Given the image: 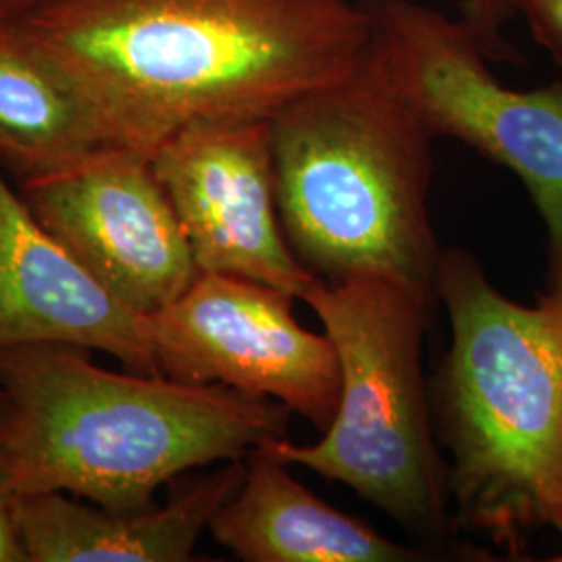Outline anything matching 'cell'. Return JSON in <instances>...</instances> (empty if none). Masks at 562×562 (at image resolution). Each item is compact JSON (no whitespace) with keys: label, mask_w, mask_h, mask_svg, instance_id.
Instances as JSON below:
<instances>
[{"label":"cell","mask_w":562,"mask_h":562,"mask_svg":"<svg viewBox=\"0 0 562 562\" xmlns=\"http://www.w3.org/2000/svg\"><path fill=\"white\" fill-rule=\"evenodd\" d=\"M0 490L63 492L120 513L153 508L188 471L288 438L292 413L225 385L106 371L65 344L0 348Z\"/></svg>","instance_id":"obj_2"},{"label":"cell","mask_w":562,"mask_h":562,"mask_svg":"<svg viewBox=\"0 0 562 562\" xmlns=\"http://www.w3.org/2000/svg\"><path fill=\"white\" fill-rule=\"evenodd\" d=\"M65 344L157 373L146 317L121 304L0 173V348Z\"/></svg>","instance_id":"obj_10"},{"label":"cell","mask_w":562,"mask_h":562,"mask_svg":"<svg viewBox=\"0 0 562 562\" xmlns=\"http://www.w3.org/2000/svg\"><path fill=\"white\" fill-rule=\"evenodd\" d=\"M4 411H7V398H4V392L0 390V422L4 417Z\"/></svg>","instance_id":"obj_16"},{"label":"cell","mask_w":562,"mask_h":562,"mask_svg":"<svg viewBox=\"0 0 562 562\" xmlns=\"http://www.w3.org/2000/svg\"><path fill=\"white\" fill-rule=\"evenodd\" d=\"M11 2H13V0H0V9H4V7L11 4Z\"/></svg>","instance_id":"obj_17"},{"label":"cell","mask_w":562,"mask_h":562,"mask_svg":"<svg viewBox=\"0 0 562 562\" xmlns=\"http://www.w3.org/2000/svg\"><path fill=\"white\" fill-rule=\"evenodd\" d=\"M201 273L259 281L304 301L322 281L281 227L271 120L194 123L150 159Z\"/></svg>","instance_id":"obj_9"},{"label":"cell","mask_w":562,"mask_h":562,"mask_svg":"<svg viewBox=\"0 0 562 562\" xmlns=\"http://www.w3.org/2000/svg\"><path fill=\"white\" fill-rule=\"evenodd\" d=\"M431 140L362 65L271 120L281 227L306 271L323 281L380 276L438 304Z\"/></svg>","instance_id":"obj_4"},{"label":"cell","mask_w":562,"mask_h":562,"mask_svg":"<svg viewBox=\"0 0 562 562\" xmlns=\"http://www.w3.org/2000/svg\"><path fill=\"white\" fill-rule=\"evenodd\" d=\"M246 477L209 531L246 562L494 561L467 543H401L306 490L265 446L246 457Z\"/></svg>","instance_id":"obj_11"},{"label":"cell","mask_w":562,"mask_h":562,"mask_svg":"<svg viewBox=\"0 0 562 562\" xmlns=\"http://www.w3.org/2000/svg\"><path fill=\"white\" fill-rule=\"evenodd\" d=\"M462 9V20L482 42L487 59H521L503 38L504 21L519 13L562 69V0H464Z\"/></svg>","instance_id":"obj_14"},{"label":"cell","mask_w":562,"mask_h":562,"mask_svg":"<svg viewBox=\"0 0 562 562\" xmlns=\"http://www.w3.org/2000/svg\"><path fill=\"white\" fill-rule=\"evenodd\" d=\"M246 462L178 480L171 498L140 513L81 504L63 492L11 496L27 562H186L240 490Z\"/></svg>","instance_id":"obj_12"},{"label":"cell","mask_w":562,"mask_h":562,"mask_svg":"<svg viewBox=\"0 0 562 562\" xmlns=\"http://www.w3.org/2000/svg\"><path fill=\"white\" fill-rule=\"evenodd\" d=\"M0 562H27L21 543L11 496L0 490Z\"/></svg>","instance_id":"obj_15"},{"label":"cell","mask_w":562,"mask_h":562,"mask_svg":"<svg viewBox=\"0 0 562 562\" xmlns=\"http://www.w3.org/2000/svg\"><path fill=\"white\" fill-rule=\"evenodd\" d=\"M362 69L431 138H457L525 183L548 229V292L562 294V80L513 90L485 65L467 21L415 0H359Z\"/></svg>","instance_id":"obj_6"},{"label":"cell","mask_w":562,"mask_h":562,"mask_svg":"<svg viewBox=\"0 0 562 562\" xmlns=\"http://www.w3.org/2000/svg\"><path fill=\"white\" fill-rule=\"evenodd\" d=\"M109 146L78 90L0 15V167L30 180Z\"/></svg>","instance_id":"obj_13"},{"label":"cell","mask_w":562,"mask_h":562,"mask_svg":"<svg viewBox=\"0 0 562 562\" xmlns=\"http://www.w3.org/2000/svg\"><path fill=\"white\" fill-rule=\"evenodd\" d=\"M34 217L130 311L148 317L199 278L180 220L150 159L104 146L20 181Z\"/></svg>","instance_id":"obj_8"},{"label":"cell","mask_w":562,"mask_h":562,"mask_svg":"<svg viewBox=\"0 0 562 562\" xmlns=\"http://www.w3.org/2000/svg\"><path fill=\"white\" fill-rule=\"evenodd\" d=\"M304 302L338 355V411L319 442L281 438L265 448L357 492L411 538L454 543L448 462L423 375L434 306L380 276L322 280Z\"/></svg>","instance_id":"obj_5"},{"label":"cell","mask_w":562,"mask_h":562,"mask_svg":"<svg viewBox=\"0 0 562 562\" xmlns=\"http://www.w3.org/2000/svg\"><path fill=\"white\" fill-rule=\"evenodd\" d=\"M436 292L450 348L431 404L452 521L519 561L529 531L562 538V294L510 301L461 248L442 250Z\"/></svg>","instance_id":"obj_3"},{"label":"cell","mask_w":562,"mask_h":562,"mask_svg":"<svg viewBox=\"0 0 562 562\" xmlns=\"http://www.w3.org/2000/svg\"><path fill=\"white\" fill-rule=\"evenodd\" d=\"M552 561L562 562V550H561V554H559V557H554V559H552Z\"/></svg>","instance_id":"obj_18"},{"label":"cell","mask_w":562,"mask_h":562,"mask_svg":"<svg viewBox=\"0 0 562 562\" xmlns=\"http://www.w3.org/2000/svg\"><path fill=\"white\" fill-rule=\"evenodd\" d=\"M0 15L109 146L146 159L194 123L273 120L359 71L367 44L352 0H13Z\"/></svg>","instance_id":"obj_1"},{"label":"cell","mask_w":562,"mask_h":562,"mask_svg":"<svg viewBox=\"0 0 562 562\" xmlns=\"http://www.w3.org/2000/svg\"><path fill=\"white\" fill-rule=\"evenodd\" d=\"M294 301L259 281L199 273L146 317L157 373L271 398L323 434L338 411L340 362L327 334L296 322Z\"/></svg>","instance_id":"obj_7"}]
</instances>
